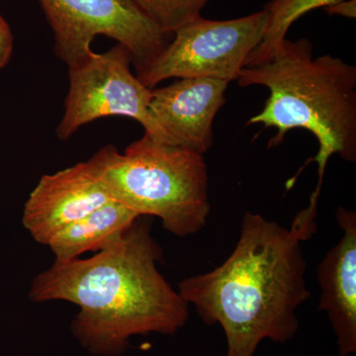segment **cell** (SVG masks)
Here are the masks:
<instances>
[{"label": "cell", "instance_id": "cell-1", "mask_svg": "<svg viewBox=\"0 0 356 356\" xmlns=\"http://www.w3.org/2000/svg\"><path fill=\"white\" fill-rule=\"evenodd\" d=\"M163 250L140 221L113 247L86 259L55 261L33 280V302L67 301L81 308L72 334L89 353L118 356L134 336L173 334L189 305L159 271Z\"/></svg>", "mask_w": 356, "mask_h": 356}, {"label": "cell", "instance_id": "cell-2", "mask_svg": "<svg viewBox=\"0 0 356 356\" xmlns=\"http://www.w3.org/2000/svg\"><path fill=\"white\" fill-rule=\"evenodd\" d=\"M303 243L291 228L259 213L243 215L235 250L221 266L180 281L178 293L205 324H219L226 356H254L264 339L284 343L310 298Z\"/></svg>", "mask_w": 356, "mask_h": 356}, {"label": "cell", "instance_id": "cell-3", "mask_svg": "<svg viewBox=\"0 0 356 356\" xmlns=\"http://www.w3.org/2000/svg\"><path fill=\"white\" fill-rule=\"evenodd\" d=\"M313 51L309 39H284L259 64L243 67L236 81L242 88L262 86L270 91L261 113L247 123L277 129L268 147L282 144L292 129L315 136L318 154L288 180L286 189L309 163H317L318 184L310 202L318 203L332 154L356 161V67L332 55L314 58Z\"/></svg>", "mask_w": 356, "mask_h": 356}, {"label": "cell", "instance_id": "cell-4", "mask_svg": "<svg viewBox=\"0 0 356 356\" xmlns=\"http://www.w3.org/2000/svg\"><path fill=\"white\" fill-rule=\"evenodd\" d=\"M90 161L113 200L159 218L168 233L184 238L205 226L211 206L203 154L144 135L123 154L107 146Z\"/></svg>", "mask_w": 356, "mask_h": 356}, {"label": "cell", "instance_id": "cell-5", "mask_svg": "<svg viewBox=\"0 0 356 356\" xmlns=\"http://www.w3.org/2000/svg\"><path fill=\"white\" fill-rule=\"evenodd\" d=\"M266 18L261 10L236 19L191 21L173 33L163 51L137 70L138 79L149 88L168 79L236 81L261 43Z\"/></svg>", "mask_w": 356, "mask_h": 356}, {"label": "cell", "instance_id": "cell-6", "mask_svg": "<svg viewBox=\"0 0 356 356\" xmlns=\"http://www.w3.org/2000/svg\"><path fill=\"white\" fill-rule=\"evenodd\" d=\"M55 36V53L70 67L93 54L98 35L116 40L136 70L163 51L170 35L159 29L132 0H38Z\"/></svg>", "mask_w": 356, "mask_h": 356}, {"label": "cell", "instance_id": "cell-7", "mask_svg": "<svg viewBox=\"0 0 356 356\" xmlns=\"http://www.w3.org/2000/svg\"><path fill=\"white\" fill-rule=\"evenodd\" d=\"M131 64L130 51L118 44L103 54L93 51L81 64L69 69L70 89L57 128L58 139H69L97 119L122 116L139 122L152 140L168 144L149 111L152 88L133 74Z\"/></svg>", "mask_w": 356, "mask_h": 356}, {"label": "cell", "instance_id": "cell-8", "mask_svg": "<svg viewBox=\"0 0 356 356\" xmlns=\"http://www.w3.org/2000/svg\"><path fill=\"white\" fill-rule=\"evenodd\" d=\"M112 200L88 159L41 177L25 203L23 226L33 240L48 245L60 231Z\"/></svg>", "mask_w": 356, "mask_h": 356}, {"label": "cell", "instance_id": "cell-9", "mask_svg": "<svg viewBox=\"0 0 356 356\" xmlns=\"http://www.w3.org/2000/svg\"><path fill=\"white\" fill-rule=\"evenodd\" d=\"M228 86L219 79L191 77L152 88L149 111L168 144L203 156L207 153L213 144V123L226 103Z\"/></svg>", "mask_w": 356, "mask_h": 356}, {"label": "cell", "instance_id": "cell-10", "mask_svg": "<svg viewBox=\"0 0 356 356\" xmlns=\"http://www.w3.org/2000/svg\"><path fill=\"white\" fill-rule=\"evenodd\" d=\"M341 240L318 264V310L325 312L337 337L339 356L356 351V213L337 208Z\"/></svg>", "mask_w": 356, "mask_h": 356}, {"label": "cell", "instance_id": "cell-11", "mask_svg": "<svg viewBox=\"0 0 356 356\" xmlns=\"http://www.w3.org/2000/svg\"><path fill=\"white\" fill-rule=\"evenodd\" d=\"M140 217L112 200L60 231L48 247L58 262L76 259L86 252H102L116 245Z\"/></svg>", "mask_w": 356, "mask_h": 356}, {"label": "cell", "instance_id": "cell-12", "mask_svg": "<svg viewBox=\"0 0 356 356\" xmlns=\"http://www.w3.org/2000/svg\"><path fill=\"white\" fill-rule=\"evenodd\" d=\"M343 0H270L264 6L266 26L261 43L248 58L247 65L259 64L276 44L286 39L293 23L317 8H325Z\"/></svg>", "mask_w": 356, "mask_h": 356}, {"label": "cell", "instance_id": "cell-13", "mask_svg": "<svg viewBox=\"0 0 356 356\" xmlns=\"http://www.w3.org/2000/svg\"><path fill=\"white\" fill-rule=\"evenodd\" d=\"M159 29L173 33L191 21L202 17L201 13L210 0H132Z\"/></svg>", "mask_w": 356, "mask_h": 356}, {"label": "cell", "instance_id": "cell-14", "mask_svg": "<svg viewBox=\"0 0 356 356\" xmlns=\"http://www.w3.org/2000/svg\"><path fill=\"white\" fill-rule=\"evenodd\" d=\"M13 51V35L10 26L0 14V70L3 69L9 60Z\"/></svg>", "mask_w": 356, "mask_h": 356}, {"label": "cell", "instance_id": "cell-15", "mask_svg": "<svg viewBox=\"0 0 356 356\" xmlns=\"http://www.w3.org/2000/svg\"><path fill=\"white\" fill-rule=\"evenodd\" d=\"M325 11L329 15L343 16L355 19L356 17V0H343L331 6L325 7Z\"/></svg>", "mask_w": 356, "mask_h": 356}]
</instances>
